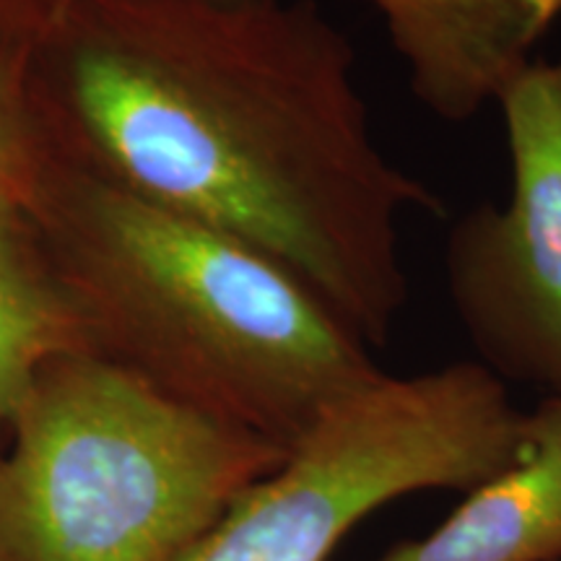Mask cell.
Here are the masks:
<instances>
[{"instance_id": "8", "label": "cell", "mask_w": 561, "mask_h": 561, "mask_svg": "<svg viewBox=\"0 0 561 561\" xmlns=\"http://www.w3.org/2000/svg\"><path fill=\"white\" fill-rule=\"evenodd\" d=\"M42 24H0V172L5 164V144H9V76L13 66L37 42Z\"/></svg>"}, {"instance_id": "10", "label": "cell", "mask_w": 561, "mask_h": 561, "mask_svg": "<svg viewBox=\"0 0 561 561\" xmlns=\"http://www.w3.org/2000/svg\"><path fill=\"white\" fill-rule=\"evenodd\" d=\"M512 11L530 26L538 37L549 30V24L561 13V0H504Z\"/></svg>"}, {"instance_id": "7", "label": "cell", "mask_w": 561, "mask_h": 561, "mask_svg": "<svg viewBox=\"0 0 561 561\" xmlns=\"http://www.w3.org/2000/svg\"><path fill=\"white\" fill-rule=\"evenodd\" d=\"M81 320L0 250V424H9L39 371L83 346Z\"/></svg>"}, {"instance_id": "3", "label": "cell", "mask_w": 561, "mask_h": 561, "mask_svg": "<svg viewBox=\"0 0 561 561\" xmlns=\"http://www.w3.org/2000/svg\"><path fill=\"white\" fill-rule=\"evenodd\" d=\"M0 455V561H178L284 447L91 348L39 371Z\"/></svg>"}, {"instance_id": "5", "label": "cell", "mask_w": 561, "mask_h": 561, "mask_svg": "<svg viewBox=\"0 0 561 561\" xmlns=\"http://www.w3.org/2000/svg\"><path fill=\"white\" fill-rule=\"evenodd\" d=\"M512 191L447 237V291L481 364L561 396V58H530L496 94Z\"/></svg>"}, {"instance_id": "4", "label": "cell", "mask_w": 561, "mask_h": 561, "mask_svg": "<svg viewBox=\"0 0 561 561\" xmlns=\"http://www.w3.org/2000/svg\"><path fill=\"white\" fill-rule=\"evenodd\" d=\"M528 411L481 362L380 371L301 432L178 561H328L354 525L421 491H468L523 450Z\"/></svg>"}, {"instance_id": "2", "label": "cell", "mask_w": 561, "mask_h": 561, "mask_svg": "<svg viewBox=\"0 0 561 561\" xmlns=\"http://www.w3.org/2000/svg\"><path fill=\"white\" fill-rule=\"evenodd\" d=\"M81 242L100 286L94 322L125 351L115 362L284 450L382 371L289 268L130 187L81 195Z\"/></svg>"}, {"instance_id": "6", "label": "cell", "mask_w": 561, "mask_h": 561, "mask_svg": "<svg viewBox=\"0 0 561 561\" xmlns=\"http://www.w3.org/2000/svg\"><path fill=\"white\" fill-rule=\"evenodd\" d=\"M375 561H561V396L528 411L523 450L504 471Z\"/></svg>"}, {"instance_id": "9", "label": "cell", "mask_w": 561, "mask_h": 561, "mask_svg": "<svg viewBox=\"0 0 561 561\" xmlns=\"http://www.w3.org/2000/svg\"><path fill=\"white\" fill-rule=\"evenodd\" d=\"M58 0H0V24H42Z\"/></svg>"}, {"instance_id": "1", "label": "cell", "mask_w": 561, "mask_h": 561, "mask_svg": "<svg viewBox=\"0 0 561 561\" xmlns=\"http://www.w3.org/2000/svg\"><path fill=\"white\" fill-rule=\"evenodd\" d=\"M37 45L121 185L271 255L367 346L390 339L401 221L442 201L377 146L312 0H58Z\"/></svg>"}]
</instances>
